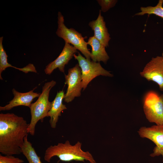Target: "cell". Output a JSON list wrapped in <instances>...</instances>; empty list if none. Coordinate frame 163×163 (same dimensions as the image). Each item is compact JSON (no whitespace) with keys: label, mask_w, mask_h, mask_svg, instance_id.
I'll return each instance as SVG.
<instances>
[{"label":"cell","mask_w":163,"mask_h":163,"mask_svg":"<svg viewBox=\"0 0 163 163\" xmlns=\"http://www.w3.org/2000/svg\"><path fill=\"white\" fill-rule=\"evenodd\" d=\"M29 124L13 113L0 114V152L5 155H19Z\"/></svg>","instance_id":"obj_1"},{"label":"cell","mask_w":163,"mask_h":163,"mask_svg":"<svg viewBox=\"0 0 163 163\" xmlns=\"http://www.w3.org/2000/svg\"><path fill=\"white\" fill-rule=\"evenodd\" d=\"M82 143L79 142L72 145L68 140L64 143H59L57 145H51L45 151L44 159L49 162L52 157L57 156L60 160L64 161L74 160L84 161L86 160L90 163H96L89 152H84L82 150Z\"/></svg>","instance_id":"obj_2"},{"label":"cell","mask_w":163,"mask_h":163,"mask_svg":"<svg viewBox=\"0 0 163 163\" xmlns=\"http://www.w3.org/2000/svg\"><path fill=\"white\" fill-rule=\"evenodd\" d=\"M54 80L46 82L42 87V92L37 101L32 103L29 107L31 119L28 129V132L34 136L35 133V126L38 122H43L44 118L47 117L48 112L51 107V102L49 100L50 92L51 88L56 84Z\"/></svg>","instance_id":"obj_3"},{"label":"cell","mask_w":163,"mask_h":163,"mask_svg":"<svg viewBox=\"0 0 163 163\" xmlns=\"http://www.w3.org/2000/svg\"><path fill=\"white\" fill-rule=\"evenodd\" d=\"M63 16L60 12L58 13V27L56 32L59 37L63 39L65 42L71 44L77 50H79L86 58L91 59V52L87 47V42L85 41L82 34L73 28H68L64 23Z\"/></svg>","instance_id":"obj_4"},{"label":"cell","mask_w":163,"mask_h":163,"mask_svg":"<svg viewBox=\"0 0 163 163\" xmlns=\"http://www.w3.org/2000/svg\"><path fill=\"white\" fill-rule=\"evenodd\" d=\"M143 110L146 118L157 125H163V94L153 91L148 92L143 100Z\"/></svg>","instance_id":"obj_5"},{"label":"cell","mask_w":163,"mask_h":163,"mask_svg":"<svg viewBox=\"0 0 163 163\" xmlns=\"http://www.w3.org/2000/svg\"><path fill=\"white\" fill-rule=\"evenodd\" d=\"M74 57L78 62L81 68L82 77V87L85 90L89 82L97 76L101 75L113 77V75L103 68L100 62H95L83 57L79 53Z\"/></svg>","instance_id":"obj_6"},{"label":"cell","mask_w":163,"mask_h":163,"mask_svg":"<svg viewBox=\"0 0 163 163\" xmlns=\"http://www.w3.org/2000/svg\"><path fill=\"white\" fill-rule=\"evenodd\" d=\"M65 83L68 88L64 98V101L68 103L76 97L81 95L82 87L81 71L78 64L69 69L68 74L65 75Z\"/></svg>","instance_id":"obj_7"},{"label":"cell","mask_w":163,"mask_h":163,"mask_svg":"<svg viewBox=\"0 0 163 163\" xmlns=\"http://www.w3.org/2000/svg\"><path fill=\"white\" fill-rule=\"evenodd\" d=\"M140 75L148 81L156 83L161 91H163V58L152 57L145 65Z\"/></svg>","instance_id":"obj_8"},{"label":"cell","mask_w":163,"mask_h":163,"mask_svg":"<svg viewBox=\"0 0 163 163\" xmlns=\"http://www.w3.org/2000/svg\"><path fill=\"white\" fill-rule=\"evenodd\" d=\"M138 133L141 137L148 139L156 145L153 153L150 156L154 157L162 155L163 162V125H156L149 127H142Z\"/></svg>","instance_id":"obj_9"},{"label":"cell","mask_w":163,"mask_h":163,"mask_svg":"<svg viewBox=\"0 0 163 163\" xmlns=\"http://www.w3.org/2000/svg\"><path fill=\"white\" fill-rule=\"evenodd\" d=\"M77 50L72 45L66 42L62 51L54 61L49 63L46 67L44 72L46 75H50L53 70L58 68L60 71L64 73L65 67L69 61L77 53Z\"/></svg>","instance_id":"obj_10"},{"label":"cell","mask_w":163,"mask_h":163,"mask_svg":"<svg viewBox=\"0 0 163 163\" xmlns=\"http://www.w3.org/2000/svg\"><path fill=\"white\" fill-rule=\"evenodd\" d=\"M25 93L20 92L14 88L12 89L14 97L9 102V103L4 106L0 107V111L8 110L14 107L19 106H24L30 107L33 100L35 98L38 97L40 93L34 92V90Z\"/></svg>","instance_id":"obj_11"},{"label":"cell","mask_w":163,"mask_h":163,"mask_svg":"<svg viewBox=\"0 0 163 163\" xmlns=\"http://www.w3.org/2000/svg\"><path fill=\"white\" fill-rule=\"evenodd\" d=\"M100 10L97 18L90 22L89 26L94 31V36L105 47L108 46L109 42L110 39L107 28L106 26L103 17Z\"/></svg>","instance_id":"obj_12"},{"label":"cell","mask_w":163,"mask_h":163,"mask_svg":"<svg viewBox=\"0 0 163 163\" xmlns=\"http://www.w3.org/2000/svg\"><path fill=\"white\" fill-rule=\"evenodd\" d=\"M65 94L62 90L58 92L56 96L51 102V107L48 112L47 117H50L49 123L52 128H55L56 126L59 117L61 116V112L67 109L65 105L62 103Z\"/></svg>","instance_id":"obj_13"},{"label":"cell","mask_w":163,"mask_h":163,"mask_svg":"<svg viewBox=\"0 0 163 163\" xmlns=\"http://www.w3.org/2000/svg\"><path fill=\"white\" fill-rule=\"evenodd\" d=\"M92 48L91 59L94 62L102 61L105 64L109 59L106 52L105 47L94 36L90 37L87 42Z\"/></svg>","instance_id":"obj_14"},{"label":"cell","mask_w":163,"mask_h":163,"mask_svg":"<svg viewBox=\"0 0 163 163\" xmlns=\"http://www.w3.org/2000/svg\"><path fill=\"white\" fill-rule=\"evenodd\" d=\"M3 37H0V79L3 80L1 74L3 71L9 67L14 68L16 69L21 71L25 73L29 72L37 73V71L34 65L32 64H29L23 68H18L12 66L7 61V57L6 53L2 45Z\"/></svg>","instance_id":"obj_15"},{"label":"cell","mask_w":163,"mask_h":163,"mask_svg":"<svg viewBox=\"0 0 163 163\" xmlns=\"http://www.w3.org/2000/svg\"><path fill=\"white\" fill-rule=\"evenodd\" d=\"M22 152L29 163H42L40 157L37 155L32 144L28 140L27 136L24 138V143L22 148Z\"/></svg>","instance_id":"obj_16"},{"label":"cell","mask_w":163,"mask_h":163,"mask_svg":"<svg viewBox=\"0 0 163 163\" xmlns=\"http://www.w3.org/2000/svg\"><path fill=\"white\" fill-rule=\"evenodd\" d=\"M163 0H159L155 6H149L141 7L140 12L136 13L135 15H143L145 14H154L163 19Z\"/></svg>","instance_id":"obj_17"},{"label":"cell","mask_w":163,"mask_h":163,"mask_svg":"<svg viewBox=\"0 0 163 163\" xmlns=\"http://www.w3.org/2000/svg\"><path fill=\"white\" fill-rule=\"evenodd\" d=\"M98 4L101 7V11L105 12L115 6L117 2V0H97Z\"/></svg>","instance_id":"obj_18"},{"label":"cell","mask_w":163,"mask_h":163,"mask_svg":"<svg viewBox=\"0 0 163 163\" xmlns=\"http://www.w3.org/2000/svg\"><path fill=\"white\" fill-rule=\"evenodd\" d=\"M24 161L12 155L3 156L0 155V163H23Z\"/></svg>","instance_id":"obj_19"},{"label":"cell","mask_w":163,"mask_h":163,"mask_svg":"<svg viewBox=\"0 0 163 163\" xmlns=\"http://www.w3.org/2000/svg\"><path fill=\"white\" fill-rule=\"evenodd\" d=\"M162 57L163 58V53H162Z\"/></svg>","instance_id":"obj_20"}]
</instances>
